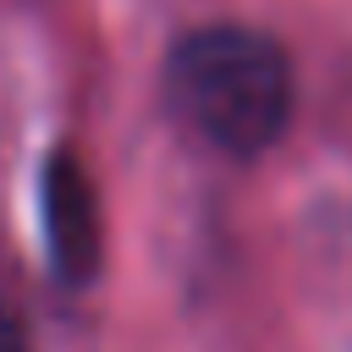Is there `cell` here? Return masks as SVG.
Instances as JSON below:
<instances>
[{
  "mask_svg": "<svg viewBox=\"0 0 352 352\" xmlns=\"http://www.w3.org/2000/svg\"><path fill=\"white\" fill-rule=\"evenodd\" d=\"M165 99L209 148L231 160H253L286 132L297 82L286 50L270 33L214 22L170 44Z\"/></svg>",
  "mask_w": 352,
  "mask_h": 352,
  "instance_id": "6da1fadb",
  "label": "cell"
},
{
  "mask_svg": "<svg viewBox=\"0 0 352 352\" xmlns=\"http://www.w3.org/2000/svg\"><path fill=\"white\" fill-rule=\"evenodd\" d=\"M44 198V248L60 286H88L104 258V226H99V192L88 165L72 148H55L38 176Z\"/></svg>",
  "mask_w": 352,
  "mask_h": 352,
  "instance_id": "7a4b0ae2",
  "label": "cell"
},
{
  "mask_svg": "<svg viewBox=\"0 0 352 352\" xmlns=\"http://www.w3.org/2000/svg\"><path fill=\"white\" fill-rule=\"evenodd\" d=\"M0 352H28V336H22V324L11 319L6 302H0Z\"/></svg>",
  "mask_w": 352,
  "mask_h": 352,
  "instance_id": "3957f363",
  "label": "cell"
}]
</instances>
